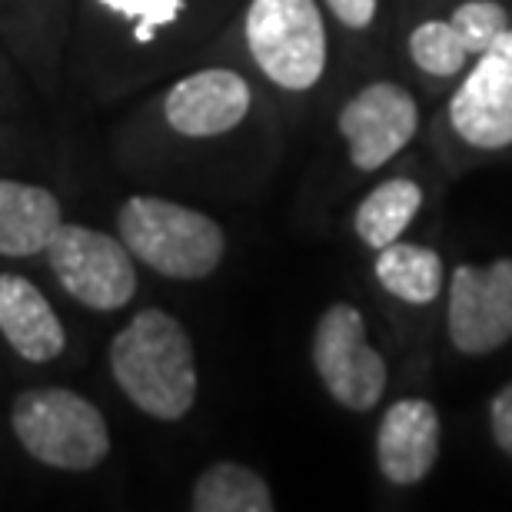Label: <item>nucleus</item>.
I'll return each instance as SVG.
<instances>
[{"label":"nucleus","mask_w":512,"mask_h":512,"mask_svg":"<svg viewBox=\"0 0 512 512\" xmlns=\"http://www.w3.org/2000/svg\"><path fill=\"white\" fill-rule=\"evenodd\" d=\"M110 370L127 399L153 419L177 423L197 399V360L187 330L163 310H143L114 336Z\"/></svg>","instance_id":"nucleus-1"},{"label":"nucleus","mask_w":512,"mask_h":512,"mask_svg":"<svg viewBox=\"0 0 512 512\" xmlns=\"http://www.w3.org/2000/svg\"><path fill=\"white\" fill-rule=\"evenodd\" d=\"M117 230L133 260H143L170 280H203L227 250L217 220L163 197H130L120 207Z\"/></svg>","instance_id":"nucleus-2"},{"label":"nucleus","mask_w":512,"mask_h":512,"mask_svg":"<svg viewBox=\"0 0 512 512\" xmlns=\"http://www.w3.org/2000/svg\"><path fill=\"white\" fill-rule=\"evenodd\" d=\"M17 443L27 449L37 463L84 473L107 459L110 429L104 413L74 389L44 386L27 389L17 396L10 409Z\"/></svg>","instance_id":"nucleus-3"},{"label":"nucleus","mask_w":512,"mask_h":512,"mask_svg":"<svg viewBox=\"0 0 512 512\" xmlns=\"http://www.w3.org/2000/svg\"><path fill=\"white\" fill-rule=\"evenodd\" d=\"M247 44L256 67L283 90H310L326 70V27L316 0H253Z\"/></svg>","instance_id":"nucleus-4"},{"label":"nucleus","mask_w":512,"mask_h":512,"mask_svg":"<svg viewBox=\"0 0 512 512\" xmlns=\"http://www.w3.org/2000/svg\"><path fill=\"white\" fill-rule=\"evenodd\" d=\"M47 260L60 286L90 310H120L137 293L133 253L124 247V240H114L100 230L60 223L54 240L47 243Z\"/></svg>","instance_id":"nucleus-5"},{"label":"nucleus","mask_w":512,"mask_h":512,"mask_svg":"<svg viewBox=\"0 0 512 512\" xmlns=\"http://www.w3.org/2000/svg\"><path fill=\"white\" fill-rule=\"evenodd\" d=\"M313 366L330 396L353 413H370L386 393V360L366 340L363 313L350 303H333L320 316Z\"/></svg>","instance_id":"nucleus-6"},{"label":"nucleus","mask_w":512,"mask_h":512,"mask_svg":"<svg viewBox=\"0 0 512 512\" xmlns=\"http://www.w3.org/2000/svg\"><path fill=\"white\" fill-rule=\"evenodd\" d=\"M449 340L459 353L486 356L512 340V260L463 263L449 283Z\"/></svg>","instance_id":"nucleus-7"},{"label":"nucleus","mask_w":512,"mask_h":512,"mask_svg":"<svg viewBox=\"0 0 512 512\" xmlns=\"http://www.w3.org/2000/svg\"><path fill=\"white\" fill-rule=\"evenodd\" d=\"M449 124L469 147L503 150L512 143V30L476 57L473 74L449 100Z\"/></svg>","instance_id":"nucleus-8"},{"label":"nucleus","mask_w":512,"mask_h":512,"mask_svg":"<svg viewBox=\"0 0 512 512\" xmlns=\"http://www.w3.org/2000/svg\"><path fill=\"white\" fill-rule=\"evenodd\" d=\"M419 127L416 100L399 84H370L340 110V133L350 143L356 170H380L413 140Z\"/></svg>","instance_id":"nucleus-9"},{"label":"nucleus","mask_w":512,"mask_h":512,"mask_svg":"<svg viewBox=\"0 0 512 512\" xmlns=\"http://www.w3.org/2000/svg\"><path fill=\"white\" fill-rule=\"evenodd\" d=\"M163 114L183 137H217L250 114V84L237 70H200L173 84L163 100Z\"/></svg>","instance_id":"nucleus-10"},{"label":"nucleus","mask_w":512,"mask_h":512,"mask_svg":"<svg viewBox=\"0 0 512 512\" xmlns=\"http://www.w3.org/2000/svg\"><path fill=\"white\" fill-rule=\"evenodd\" d=\"M439 413L429 399H399L386 409L376 433V459L389 483L413 486L433 473L439 459Z\"/></svg>","instance_id":"nucleus-11"},{"label":"nucleus","mask_w":512,"mask_h":512,"mask_svg":"<svg viewBox=\"0 0 512 512\" xmlns=\"http://www.w3.org/2000/svg\"><path fill=\"white\" fill-rule=\"evenodd\" d=\"M0 333L27 363H50L67 346L54 306L27 276L17 273H0Z\"/></svg>","instance_id":"nucleus-12"},{"label":"nucleus","mask_w":512,"mask_h":512,"mask_svg":"<svg viewBox=\"0 0 512 512\" xmlns=\"http://www.w3.org/2000/svg\"><path fill=\"white\" fill-rule=\"evenodd\" d=\"M60 223V203L50 190L0 180V256L44 253Z\"/></svg>","instance_id":"nucleus-13"},{"label":"nucleus","mask_w":512,"mask_h":512,"mask_svg":"<svg viewBox=\"0 0 512 512\" xmlns=\"http://www.w3.org/2000/svg\"><path fill=\"white\" fill-rule=\"evenodd\" d=\"M376 280H380L383 290L393 293L396 300L413 303V306H429L443 293L446 270L436 250L419 247V243L393 240L376 256Z\"/></svg>","instance_id":"nucleus-14"},{"label":"nucleus","mask_w":512,"mask_h":512,"mask_svg":"<svg viewBox=\"0 0 512 512\" xmlns=\"http://www.w3.org/2000/svg\"><path fill=\"white\" fill-rule=\"evenodd\" d=\"M419 207H423V187H419L416 180L393 177L380 183V187L360 203L353 227L366 247L383 250L393 240L403 237V230L413 223Z\"/></svg>","instance_id":"nucleus-15"},{"label":"nucleus","mask_w":512,"mask_h":512,"mask_svg":"<svg viewBox=\"0 0 512 512\" xmlns=\"http://www.w3.org/2000/svg\"><path fill=\"white\" fill-rule=\"evenodd\" d=\"M197 512H270L273 496L266 479L243 463H213L193 486Z\"/></svg>","instance_id":"nucleus-16"},{"label":"nucleus","mask_w":512,"mask_h":512,"mask_svg":"<svg viewBox=\"0 0 512 512\" xmlns=\"http://www.w3.org/2000/svg\"><path fill=\"white\" fill-rule=\"evenodd\" d=\"M409 54L419 70L433 77H453L466 67L469 50L459 40L456 27L449 20H426L409 34Z\"/></svg>","instance_id":"nucleus-17"},{"label":"nucleus","mask_w":512,"mask_h":512,"mask_svg":"<svg viewBox=\"0 0 512 512\" xmlns=\"http://www.w3.org/2000/svg\"><path fill=\"white\" fill-rule=\"evenodd\" d=\"M449 24L456 27L459 40L473 57H479L483 50H489L499 37L509 30L506 10L496 0H469V4L456 7V14L449 17Z\"/></svg>","instance_id":"nucleus-18"},{"label":"nucleus","mask_w":512,"mask_h":512,"mask_svg":"<svg viewBox=\"0 0 512 512\" xmlns=\"http://www.w3.org/2000/svg\"><path fill=\"white\" fill-rule=\"evenodd\" d=\"M100 4L120 17H130L137 24L133 27V37L140 44H150L153 34L160 27H170L183 10V0H100Z\"/></svg>","instance_id":"nucleus-19"},{"label":"nucleus","mask_w":512,"mask_h":512,"mask_svg":"<svg viewBox=\"0 0 512 512\" xmlns=\"http://www.w3.org/2000/svg\"><path fill=\"white\" fill-rule=\"evenodd\" d=\"M489 426H493L496 446L512 456V383L499 389L493 406H489Z\"/></svg>","instance_id":"nucleus-20"},{"label":"nucleus","mask_w":512,"mask_h":512,"mask_svg":"<svg viewBox=\"0 0 512 512\" xmlns=\"http://www.w3.org/2000/svg\"><path fill=\"white\" fill-rule=\"evenodd\" d=\"M326 7L333 10L340 24L353 30L370 27V20L376 17V0H326Z\"/></svg>","instance_id":"nucleus-21"}]
</instances>
